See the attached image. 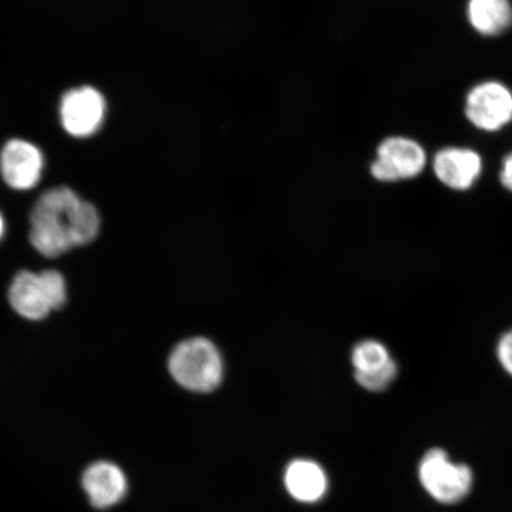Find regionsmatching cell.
I'll return each instance as SVG.
<instances>
[{
    "label": "cell",
    "mask_w": 512,
    "mask_h": 512,
    "mask_svg": "<svg viewBox=\"0 0 512 512\" xmlns=\"http://www.w3.org/2000/svg\"><path fill=\"white\" fill-rule=\"evenodd\" d=\"M101 217L92 203L67 187L50 189L32 207L29 240L38 253L54 259L98 238Z\"/></svg>",
    "instance_id": "cell-1"
},
{
    "label": "cell",
    "mask_w": 512,
    "mask_h": 512,
    "mask_svg": "<svg viewBox=\"0 0 512 512\" xmlns=\"http://www.w3.org/2000/svg\"><path fill=\"white\" fill-rule=\"evenodd\" d=\"M172 379L194 393H210L223 379V360L213 342L203 337L185 339L168 361Z\"/></svg>",
    "instance_id": "cell-2"
},
{
    "label": "cell",
    "mask_w": 512,
    "mask_h": 512,
    "mask_svg": "<svg viewBox=\"0 0 512 512\" xmlns=\"http://www.w3.org/2000/svg\"><path fill=\"white\" fill-rule=\"evenodd\" d=\"M419 477L428 494L444 504L462 501L473 484L470 467L452 463L440 448H433L425 454L420 463Z\"/></svg>",
    "instance_id": "cell-3"
},
{
    "label": "cell",
    "mask_w": 512,
    "mask_h": 512,
    "mask_svg": "<svg viewBox=\"0 0 512 512\" xmlns=\"http://www.w3.org/2000/svg\"><path fill=\"white\" fill-rule=\"evenodd\" d=\"M426 163V152L418 142L406 137H388L377 147L370 172L377 181L398 182L418 177Z\"/></svg>",
    "instance_id": "cell-4"
},
{
    "label": "cell",
    "mask_w": 512,
    "mask_h": 512,
    "mask_svg": "<svg viewBox=\"0 0 512 512\" xmlns=\"http://www.w3.org/2000/svg\"><path fill=\"white\" fill-rule=\"evenodd\" d=\"M106 100L98 89L89 86L70 89L62 96L60 104L61 124L70 136H93L104 124Z\"/></svg>",
    "instance_id": "cell-5"
},
{
    "label": "cell",
    "mask_w": 512,
    "mask_h": 512,
    "mask_svg": "<svg viewBox=\"0 0 512 512\" xmlns=\"http://www.w3.org/2000/svg\"><path fill=\"white\" fill-rule=\"evenodd\" d=\"M465 113L479 130H501L512 120V92L501 82L480 83L467 94Z\"/></svg>",
    "instance_id": "cell-6"
},
{
    "label": "cell",
    "mask_w": 512,
    "mask_h": 512,
    "mask_svg": "<svg viewBox=\"0 0 512 512\" xmlns=\"http://www.w3.org/2000/svg\"><path fill=\"white\" fill-rule=\"evenodd\" d=\"M43 169L42 151L27 140L12 139L0 152V174L12 189H34L41 181Z\"/></svg>",
    "instance_id": "cell-7"
},
{
    "label": "cell",
    "mask_w": 512,
    "mask_h": 512,
    "mask_svg": "<svg viewBox=\"0 0 512 512\" xmlns=\"http://www.w3.org/2000/svg\"><path fill=\"white\" fill-rule=\"evenodd\" d=\"M81 483L89 503L99 510L110 509L123 501L128 489L123 469L106 460L89 465Z\"/></svg>",
    "instance_id": "cell-8"
},
{
    "label": "cell",
    "mask_w": 512,
    "mask_h": 512,
    "mask_svg": "<svg viewBox=\"0 0 512 512\" xmlns=\"http://www.w3.org/2000/svg\"><path fill=\"white\" fill-rule=\"evenodd\" d=\"M482 169V158L478 153L462 147H446L433 159L435 176L452 190L472 188L482 174Z\"/></svg>",
    "instance_id": "cell-9"
},
{
    "label": "cell",
    "mask_w": 512,
    "mask_h": 512,
    "mask_svg": "<svg viewBox=\"0 0 512 512\" xmlns=\"http://www.w3.org/2000/svg\"><path fill=\"white\" fill-rule=\"evenodd\" d=\"M9 302L17 315L32 322L47 318L53 312L40 273L19 272L10 285Z\"/></svg>",
    "instance_id": "cell-10"
},
{
    "label": "cell",
    "mask_w": 512,
    "mask_h": 512,
    "mask_svg": "<svg viewBox=\"0 0 512 512\" xmlns=\"http://www.w3.org/2000/svg\"><path fill=\"white\" fill-rule=\"evenodd\" d=\"M285 484L290 495L297 501L313 503L324 496L328 479L318 464L310 460H294L287 467Z\"/></svg>",
    "instance_id": "cell-11"
},
{
    "label": "cell",
    "mask_w": 512,
    "mask_h": 512,
    "mask_svg": "<svg viewBox=\"0 0 512 512\" xmlns=\"http://www.w3.org/2000/svg\"><path fill=\"white\" fill-rule=\"evenodd\" d=\"M467 17L480 35L496 36L511 27L512 5L509 0H470Z\"/></svg>",
    "instance_id": "cell-12"
},
{
    "label": "cell",
    "mask_w": 512,
    "mask_h": 512,
    "mask_svg": "<svg viewBox=\"0 0 512 512\" xmlns=\"http://www.w3.org/2000/svg\"><path fill=\"white\" fill-rule=\"evenodd\" d=\"M351 361L355 373L368 374L386 367L393 360L386 345L377 341H363L352 351Z\"/></svg>",
    "instance_id": "cell-13"
},
{
    "label": "cell",
    "mask_w": 512,
    "mask_h": 512,
    "mask_svg": "<svg viewBox=\"0 0 512 512\" xmlns=\"http://www.w3.org/2000/svg\"><path fill=\"white\" fill-rule=\"evenodd\" d=\"M40 278L47 293L51 310H60L67 303V283L63 275L55 270L43 271Z\"/></svg>",
    "instance_id": "cell-14"
},
{
    "label": "cell",
    "mask_w": 512,
    "mask_h": 512,
    "mask_svg": "<svg viewBox=\"0 0 512 512\" xmlns=\"http://www.w3.org/2000/svg\"><path fill=\"white\" fill-rule=\"evenodd\" d=\"M396 375H398V366L393 360L386 367L373 371V373H355V379L360 386L370 390V392H381V390L389 387V384L395 380Z\"/></svg>",
    "instance_id": "cell-15"
},
{
    "label": "cell",
    "mask_w": 512,
    "mask_h": 512,
    "mask_svg": "<svg viewBox=\"0 0 512 512\" xmlns=\"http://www.w3.org/2000/svg\"><path fill=\"white\" fill-rule=\"evenodd\" d=\"M497 358L501 366L512 376V330L505 332L497 344Z\"/></svg>",
    "instance_id": "cell-16"
},
{
    "label": "cell",
    "mask_w": 512,
    "mask_h": 512,
    "mask_svg": "<svg viewBox=\"0 0 512 512\" xmlns=\"http://www.w3.org/2000/svg\"><path fill=\"white\" fill-rule=\"evenodd\" d=\"M501 183L505 189L512 192V153L504 159L501 171Z\"/></svg>",
    "instance_id": "cell-17"
},
{
    "label": "cell",
    "mask_w": 512,
    "mask_h": 512,
    "mask_svg": "<svg viewBox=\"0 0 512 512\" xmlns=\"http://www.w3.org/2000/svg\"><path fill=\"white\" fill-rule=\"evenodd\" d=\"M6 224L2 213H0V240L4 238Z\"/></svg>",
    "instance_id": "cell-18"
}]
</instances>
